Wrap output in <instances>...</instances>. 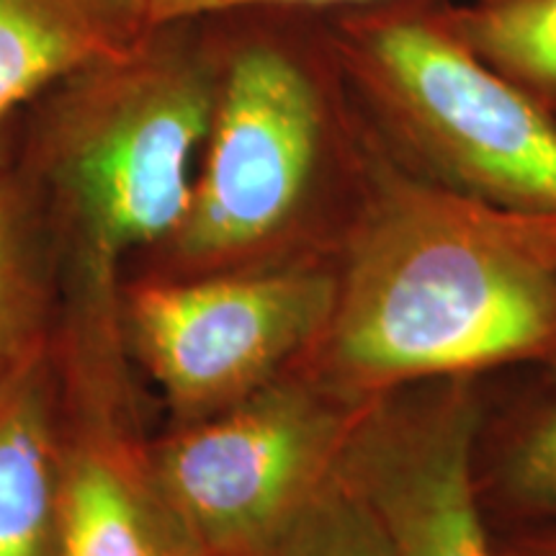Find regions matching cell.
I'll list each match as a JSON object with an SVG mask.
<instances>
[{
	"label": "cell",
	"instance_id": "1",
	"mask_svg": "<svg viewBox=\"0 0 556 556\" xmlns=\"http://www.w3.org/2000/svg\"><path fill=\"white\" fill-rule=\"evenodd\" d=\"M332 266L328 328L299 366L348 400L556 361V217L428 184L377 139Z\"/></svg>",
	"mask_w": 556,
	"mask_h": 556
},
{
	"label": "cell",
	"instance_id": "2",
	"mask_svg": "<svg viewBox=\"0 0 556 556\" xmlns=\"http://www.w3.org/2000/svg\"><path fill=\"white\" fill-rule=\"evenodd\" d=\"M217 16L219 88L189 208L124 281L332 261L364 199L374 137L328 11L261 5Z\"/></svg>",
	"mask_w": 556,
	"mask_h": 556
},
{
	"label": "cell",
	"instance_id": "3",
	"mask_svg": "<svg viewBox=\"0 0 556 556\" xmlns=\"http://www.w3.org/2000/svg\"><path fill=\"white\" fill-rule=\"evenodd\" d=\"M222 67L219 16L170 18L11 116L5 168L50 235L62 296L119 299L189 208Z\"/></svg>",
	"mask_w": 556,
	"mask_h": 556
},
{
	"label": "cell",
	"instance_id": "4",
	"mask_svg": "<svg viewBox=\"0 0 556 556\" xmlns=\"http://www.w3.org/2000/svg\"><path fill=\"white\" fill-rule=\"evenodd\" d=\"M451 0L328 11L348 88L400 168L482 204L556 217V116L458 37Z\"/></svg>",
	"mask_w": 556,
	"mask_h": 556
},
{
	"label": "cell",
	"instance_id": "5",
	"mask_svg": "<svg viewBox=\"0 0 556 556\" xmlns=\"http://www.w3.org/2000/svg\"><path fill=\"white\" fill-rule=\"evenodd\" d=\"M366 405L294 366L219 413L152 433L160 495L206 556H258L338 475Z\"/></svg>",
	"mask_w": 556,
	"mask_h": 556
},
{
	"label": "cell",
	"instance_id": "6",
	"mask_svg": "<svg viewBox=\"0 0 556 556\" xmlns=\"http://www.w3.org/2000/svg\"><path fill=\"white\" fill-rule=\"evenodd\" d=\"M332 261L189 278H127L122 328L173 422L214 415L291 371L336 304Z\"/></svg>",
	"mask_w": 556,
	"mask_h": 556
},
{
	"label": "cell",
	"instance_id": "7",
	"mask_svg": "<svg viewBox=\"0 0 556 556\" xmlns=\"http://www.w3.org/2000/svg\"><path fill=\"white\" fill-rule=\"evenodd\" d=\"M58 556H206L160 495L122 304H62Z\"/></svg>",
	"mask_w": 556,
	"mask_h": 556
},
{
	"label": "cell",
	"instance_id": "8",
	"mask_svg": "<svg viewBox=\"0 0 556 556\" xmlns=\"http://www.w3.org/2000/svg\"><path fill=\"white\" fill-rule=\"evenodd\" d=\"M486 426L479 379H438L371 400L340 477L371 507L394 556H503L479 492Z\"/></svg>",
	"mask_w": 556,
	"mask_h": 556
},
{
	"label": "cell",
	"instance_id": "9",
	"mask_svg": "<svg viewBox=\"0 0 556 556\" xmlns=\"http://www.w3.org/2000/svg\"><path fill=\"white\" fill-rule=\"evenodd\" d=\"M60 518L62 405L52 338L0 394V556H58Z\"/></svg>",
	"mask_w": 556,
	"mask_h": 556
},
{
	"label": "cell",
	"instance_id": "10",
	"mask_svg": "<svg viewBox=\"0 0 556 556\" xmlns=\"http://www.w3.org/2000/svg\"><path fill=\"white\" fill-rule=\"evenodd\" d=\"M150 26L144 0H0V122Z\"/></svg>",
	"mask_w": 556,
	"mask_h": 556
},
{
	"label": "cell",
	"instance_id": "11",
	"mask_svg": "<svg viewBox=\"0 0 556 556\" xmlns=\"http://www.w3.org/2000/svg\"><path fill=\"white\" fill-rule=\"evenodd\" d=\"M9 150V148H5ZM62 270L50 235L0 157V394L50 345Z\"/></svg>",
	"mask_w": 556,
	"mask_h": 556
},
{
	"label": "cell",
	"instance_id": "12",
	"mask_svg": "<svg viewBox=\"0 0 556 556\" xmlns=\"http://www.w3.org/2000/svg\"><path fill=\"white\" fill-rule=\"evenodd\" d=\"M448 18L486 65L556 116V0L451 3Z\"/></svg>",
	"mask_w": 556,
	"mask_h": 556
},
{
	"label": "cell",
	"instance_id": "13",
	"mask_svg": "<svg viewBox=\"0 0 556 556\" xmlns=\"http://www.w3.org/2000/svg\"><path fill=\"white\" fill-rule=\"evenodd\" d=\"M479 492L523 523H556V397L531 407L500 433L497 446L479 441Z\"/></svg>",
	"mask_w": 556,
	"mask_h": 556
},
{
	"label": "cell",
	"instance_id": "14",
	"mask_svg": "<svg viewBox=\"0 0 556 556\" xmlns=\"http://www.w3.org/2000/svg\"><path fill=\"white\" fill-rule=\"evenodd\" d=\"M258 556H394V552L371 507L338 471Z\"/></svg>",
	"mask_w": 556,
	"mask_h": 556
},
{
	"label": "cell",
	"instance_id": "15",
	"mask_svg": "<svg viewBox=\"0 0 556 556\" xmlns=\"http://www.w3.org/2000/svg\"><path fill=\"white\" fill-rule=\"evenodd\" d=\"M377 3V0H144L150 24H163L170 18L212 16V13L238 11V9H309V11H336L351 5Z\"/></svg>",
	"mask_w": 556,
	"mask_h": 556
},
{
	"label": "cell",
	"instance_id": "16",
	"mask_svg": "<svg viewBox=\"0 0 556 556\" xmlns=\"http://www.w3.org/2000/svg\"><path fill=\"white\" fill-rule=\"evenodd\" d=\"M497 544L503 556H556V523L526 526L507 539H497Z\"/></svg>",
	"mask_w": 556,
	"mask_h": 556
},
{
	"label": "cell",
	"instance_id": "17",
	"mask_svg": "<svg viewBox=\"0 0 556 556\" xmlns=\"http://www.w3.org/2000/svg\"><path fill=\"white\" fill-rule=\"evenodd\" d=\"M9 131H11V119L0 122V157H3L5 148H9Z\"/></svg>",
	"mask_w": 556,
	"mask_h": 556
},
{
	"label": "cell",
	"instance_id": "18",
	"mask_svg": "<svg viewBox=\"0 0 556 556\" xmlns=\"http://www.w3.org/2000/svg\"><path fill=\"white\" fill-rule=\"evenodd\" d=\"M546 368H548V379H552V384L556 389V361H554V364H548Z\"/></svg>",
	"mask_w": 556,
	"mask_h": 556
}]
</instances>
